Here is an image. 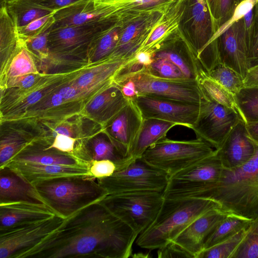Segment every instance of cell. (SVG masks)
I'll list each match as a JSON object with an SVG mask.
<instances>
[{"mask_svg":"<svg viewBox=\"0 0 258 258\" xmlns=\"http://www.w3.org/2000/svg\"><path fill=\"white\" fill-rule=\"evenodd\" d=\"M138 236L99 201L66 219L55 231L15 258H127Z\"/></svg>","mask_w":258,"mask_h":258,"instance_id":"obj_1","label":"cell"},{"mask_svg":"<svg viewBox=\"0 0 258 258\" xmlns=\"http://www.w3.org/2000/svg\"><path fill=\"white\" fill-rule=\"evenodd\" d=\"M191 198L213 200L220 209L253 221L258 218V146L253 157L243 165L223 168L219 179Z\"/></svg>","mask_w":258,"mask_h":258,"instance_id":"obj_2","label":"cell"},{"mask_svg":"<svg viewBox=\"0 0 258 258\" xmlns=\"http://www.w3.org/2000/svg\"><path fill=\"white\" fill-rule=\"evenodd\" d=\"M217 202L206 199H164L153 223L137 237L141 248L158 249L175 238L193 220L213 209Z\"/></svg>","mask_w":258,"mask_h":258,"instance_id":"obj_3","label":"cell"},{"mask_svg":"<svg viewBox=\"0 0 258 258\" xmlns=\"http://www.w3.org/2000/svg\"><path fill=\"white\" fill-rule=\"evenodd\" d=\"M92 176H68L33 185L58 216L67 219L83 208L102 200L108 193Z\"/></svg>","mask_w":258,"mask_h":258,"instance_id":"obj_4","label":"cell"},{"mask_svg":"<svg viewBox=\"0 0 258 258\" xmlns=\"http://www.w3.org/2000/svg\"><path fill=\"white\" fill-rule=\"evenodd\" d=\"M215 150L200 139L174 140L166 137L147 149L142 157L170 177L209 156Z\"/></svg>","mask_w":258,"mask_h":258,"instance_id":"obj_5","label":"cell"},{"mask_svg":"<svg viewBox=\"0 0 258 258\" xmlns=\"http://www.w3.org/2000/svg\"><path fill=\"white\" fill-rule=\"evenodd\" d=\"M163 200V192L142 191L107 195L100 202L139 235L154 221Z\"/></svg>","mask_w":258,"mask_h":258,"instance_id":"obj_6","label":"cell"},{"mask_svg":"<svg viewBox=\"0 0 258 258\" xmlns=\"http://www.w3.org/2000/svg\"><path fill=\"white\" fill-rule=\"evenodd\" d=\"M132 80L138 95H151L178 101L200 104L203 92L197 80L167 78L151 73L144 67L137 71L117 76L114 81Z\"/></svg>","mask_w":258,"mask_h":258,"instance_id":"obj_7","label":"cell"},{"mask_svg":"<svg viewBox=\"0 0 258 258\" xmlns=\"http://www.w3.org/2000/svg\"><path fill=\"white\" fill-rule=\"evenodd\" d=\"M168 178L165 172L141 157L112 175L98 179V182L108 195L142 191L163 192Z\"/></svg>","mask_w":258,"mask_h":258,"instance_id":"obj_8","label":"cell"},{"mask_svg":"<svg viewBox=\"0 0 258 258\" xmlns=\"http://www.w3.org/2000/svg\"><path fill=\"white\" fill-rule=\"evenodd\" d=\"M223 167L217 150L209 156L169 177L164 199L191 198L217 181Z\"/></svg>","mask_w":258,"mask_h":258,"instance_id":"obj_9","label":"cell"},{"mask_svg":"<svg viewBox=\"0 0 258 258\" xmlns=\"http://www.w3.org/2000/svg\"><path fill=\"white\" fill-rule=\"evenodd\" d=\"M202 92L198 116L191 130L197 138L217 150L242 118L233 109L216 102Z\"/></svg>","mask_w":258,"mask_h":258,"instance_id":"obj_10","label":"cell"},{"mask_svg":"<svg viewBox=\"0 0 258 258\" xmlns=\"http://www.w3.org/2000/svg\"><path fill=\"white\" fill-rule=\"evenodd\" d=\"M65 220L55 215L0 229V258H14L55 231Z\"/></svg>","mask_w":258,"mask_h":258,"instance_id":"obj_11","label":"cell"},{"mask_svg":"<svg viewBox=\"0 0 258 258\" xmlns=\"http://www.w3.org/2000/svg\"><path fill=\"white\" fill-rule=\"evenodd\" d=\"M121 3L104 4L81 0L56 11L51 29L118 20L125 12Z\"/></svg>","mask_w":258,"mask_h":258,"instance_id":"obj_12","label":"cell"},{"mask_svg":"<svg viewBox=\"0 0 258 258\" xmlns=\"http://www.w3.org/2000/svg\"><path fill=\"white\" fill-rule=\"evenodd\" d=\"M133 100L144 119L165 120L191 130L199 112V104L146 94L138 95Z\"/></svg>","mask_w":258,"mask_h":258,"instance_id":"obj_13","label":"cell"},{"mask_svg":"<svg viewBox=\"0 0 258 258\" xmlns=\"http://www.w3.org/2000/svg\"><path fill=\"white\" fill-rule=\"evenodd\" d=\"M116 21L51 29L47 38L49 50L74 52L86 47L93 50L100 38Z\"/></svg>","mask_w":258,"mask_h":258,"instance_id":"obj_14","label":"cell"},{"mask_svg":"<svg viewBox=\"0 0 258 258\" xmlns=\"http://www.w3.org/2000/svg\"><path fill=\"white\" fill-rule=\"evenodd\" d=\"M243 18L234 23L216 40L220 62L233 69L244 78L250 68V49Z\"/></svg>","mask_w":258,"mask_h":258,"instance_id":"obj_15","label":"cell"},{"mask_svg":"<svg viewBox=\"0 0 258 258\" xmlns=\"http://www.w3.org/2000/svg\"><path fill=\"white\" fill-rule=\"evenodd\" d=\"M144 118L133 99L112 119L108 126L109 139L126 158L141 129Z\"/></svg>","mask_w":258,"mask_h":258,"instance_id":"obj_16","label":"cell"},{"mask_svg":"<svg viewBox=\"0 0 258 258\" xmlns=\"http://www.w3.org/2000/svg\"><path fill=\"white\" fill-rule=\"evenodd\" d=\"M229 214L218 209L210 210L193 220L171 242L190 258H197L203 250L208 238Z\"/></svg>","mask_w":258,"mask_h":258,"instance_id":"obj_17","label":"cell"},{"mask_svg":"<svg viewBox=\"0 0 258 258\" xmlns=\"http://www.w3.org/2000/svg\"><path fill=\"white\" fill-rule=\"evenodd\" d=\"M90 166L84 163L75 165H46L11 160L5 166L34 185L43 181L63 177L92 176Z\"/></svg>","mask_w":258,"mask_h":258,"instance_id":"obj_18","label":"cell"},{"mask_svg":"<svg viewBox=\"0 0 258 258\" xmlns=\"http://www.w3.org/2000/svg\"><path fill=\"white\" fill-rule=\"evenodd\" d=\"M255 148L256 144L249 136L246 124L241 119L216 150L223 168L232 169L247 163L254 155Z\"/></svg>","mask_w":258,"mask_h":258,"instance_id":"obj_19","label":"cell"},{"mask_svg":"<svg viewBox=\"0 0 258 258\" xmlns=\"http://www.w3.org/2000/svg\"><path fill=\"white\" fill-rule=\"evenodd\" d=\"M55 212L44 204L25 201L0 203V229L50 218Z\"/></svg>","mask_w":258,"mask_h":258,"instance_id":"obj_20","label":"cell"},{"mask_svg":"<svg viewBox=\"0 0 258 258\" xmlns=\"http://www.w3.org/2000/svg\"><path fill=\"white\" fill-rule=\"evenodd\" d=\"M16 201L46 205L33 185L8 167L0 168V202Z\"/></svg>","mask_w":258,"mask_h":258,"instance_id":"obj_21","label":"cell"},{"mask_svg":"<svg viewBox=\"0 0 258 258\" xmlns=\"http://www.w3.org/2000/svg\"><path fill=\"white\" fill-rule=\"evenodd\" d=\"M176 125L165 120L144 119L141 129L128 156L124 158L116 170L126 167L135 160L141 158L147 149L166 137L169 131Z\"/></svg>","mask_w":258,"mask_h":258,"instance_id":"obj_22","label":"cell"},{"mask_svg":"<svg viewBox=\"0 0 258 258\" xmlns=\"http://www.w3.org/2000/svg\"><path fill=\"white\" fill-rule=\"evenodd\" d=\"M191 15L194 33L192 45L198 58L214 34L211 16L205 0H194Z\"/></svg>","mask_w":258,"mask_h":258,"instance_id":"obj_23","label":"cell"},{"mask_svg":"<svg viewBox=\"0 0 258 258\" xmlns=\"http://www.w3.org/2000/svg\"><path fill=\"white\" fill-rule=\"evenodd\" d=\"M1 5L6 7L17 28L24 27L36 19L54 12L25 0H11Z\"/></svg>","mask_w":258,"mask_h":258,"instance_id":"obj_24","label":"cell"},{"mask_svg":"<svg viewBox=\"0 0 258 258\" xmlns=\"http://www.w3.org/2000/svg\"><path fill=\"white\" fill-rule=\"evenodd\" d=\"M197 81L202 91L209 97L239 113L234 95L210 77L203 69L200 72Z\"/></svg>","mask_w":258,"mask_h":258,"instance_id":"obj_25","label":"cell"},{"mask_svg":"<svg viewBox=\"0 0 258 258\" xmlns=\"http://www.w3.org/2000/svg\"><path fill=\"white\" fill-rule=\"evenodd\" d=\"M179 8V5L178 8L175 5L171 12L169 10L167 11L139 51L152 50L165 41L168 34L178 25L179 19L183 13Z\"/></svg>","mask_w":258,"mask_h":258,"instance_id":"obj_26","label":"cell"},{"mask_svg":"<svg viewBox=\"0 0 258 258\" xmlns=\"http://www.w3.org/2000/svg\"><path fill=\"white\" fill-rule=\"evenodd\" d=\"M252 221L235 215L229 214L219 223L208 238L203 250L231 237L248 226Z\"/></svg>","mask_w":258,"mask_h":258,"instance_id":"obj_27","label":"cell"},{"mask_svg":"<svg viewBox=\"0 0 258 258\" xmlns=\"http://www.w3.org/2000/svg\"><path fill=\"white\" fill-rule=\"evenodd\" d=\"M249 225L223 241L203 250L197 258H232L249 232Z\"/></svg>","mask_w":258,"mask_h":258,"instance_id":"obj_28","label":"cell"},{"mask_svg":"<svg viewBox=\"0 0 258 258\" xmlns=\"http://www.w3.org/2000/svg\"><path fill=\"white\" fill-rule=\"evenodd\" d=\"M234 97L238 112L244 122L258 121V87H243Z\"/></svg>","mask_w":258,"mask_h":258,"instance_id":"obj_29","label":"cell"},{"mask_svg":"<svg viewBox=\"0 0 258 258\" xmlns=\"http://www.w3.org/2000/svg\"><path fill=\"white\" fill-rule=\"evenodd\" d=\"M207 73L234 95L244 87V78L233 69L223 63H219Z\"/></svg>","mask_w":258,"mask_h":258,"instance_id":"obj_30","label":"cell"},{"mask_svg":"<svg viewBox=\"0 0 258 258\" xmlns=\"http://www.w3.org/2000/svg\"><path fill=\"white\" fill-rule=\"evenodd\" d=\"M208 8L214 34L232 17L239 0H205Z\"/></svg>","mask_w":258,"mask_h":258,"instance_id":"obj_31","label":"cell"},{"mask_svg":"<svg viewBox=\"0 0 258 258\" xmlns=\"http://www.w3.org/2000/svg\"><path fill=\"white\" fill-rule=\"evenodd\" d=\"M11 160L46 165H75L82 163L70 156L49 152L17 154Z\"/></svg>","mask_w":258,"mask_h":258,"instance_id":"obj_32","label":"cell"},{"mask_svg":"<svg viewBox=\"0 0 258 258\" xmlns=\"http://www.w3.org/2000/svg\"><path fill=\"white\" fill-rule=\"evenodd\" d=\"M35 71L33 60L24 43L21 50L12 60L9 69V76L18 78L32 74Z\"/></svg>","mask_w":258,"mask_h":258,"instance_id":"obj_33","label":"cell"},{"mask_svg":"<svg viewBox=\"0 0 258 258\" xmlns=\"http://www.w3.org/2000/svg\"><path fill=\"white\" fill-rule=\"evenodd\" d=\"M93 146L94 152L93 160H110L115 163L116 169L124 158L110 140L108 141L103 138L95 139L93 142Z\"/></svg>","mask_w":258,"mask_h":258,"instance_id":"obj_34","label":"cell"},{"mask_svg":"<svg viewBox=\"0 0 258 258\" xmlns=\"http://www.w3.org/2000/svg\"><path fill=\"white\" fill-rule=\"evenodd\" d=\"M54 12L36 19L24 27L17 28L20 40L24 41L51 29L55 21Z\"/></svg>","mask_w":258,"mask_h":258,"instance_id":"obj_35","label":"cell"},{"mask_svg":"<svg viewBox=\"0 0 258 258\" xmlns=\"http://www.w3.org/2000/svg\"><path fill=\"white\" fill-rule=\"evenodd\" d=\"M258 0H243L241 1L236 8L232 17L229 20L223 24L213 34L202 53L208 48L210 45L215 41L221 34L225 32L231 26L236 22L243 18L254 8Z\"/></svg>","mask_w":258,"mask_h":258,"instance_id":"obj_36","label":"cell"},{"mask_svg":"<svg viewBox=\"0 0 258 258\" xmlns=\"http://www.w3.org/2000/svg\"><path fill=\"white\" fill-rule=\"evenodd\" d=\"M153 74L167 78H186L175 64L165 58H155L147 67Z\"/></svg>","mask_w":258,"mask_h":258,"instance_id":"obj_37","label":"cell"},{"mask_svg":"<svg viewBox=\"0 0 258 258\" xmlns=\"http://www.w3.org/2000/svg\"><path fill=\"white\" fill-rule=\"evenodd\" d=\"M232 258H258V234L249 232Z\"/></svg>","mask_w":258,"mask_h":258,"instance_id":"obj_38","label":"cell"},{"mask_svg":"<svg viewBox=\"0 0 258 258\" xmlns=\"http://www.w3.org/2000/svg\"><path fill=\"white\" fill-rule=\"evenodd\" d=\"M23 144L16 138H8L1 141L0 145V166L3 167L17 154Z\"/></svg>","mask_w":258,"mask_h":258,"instance_id":"obj_39","label":"cell"},{"mask_svg":"<svg viewBox=\"0 0 258 258\" xmlns=\"http://www.w3.org/2000/svg\"><path fill=\"white\" fill-rule=\"evenodd\" d=\"M116 170L113 161L107 160H93L90 166L89 171L92 177L100 179L112 175Z\"/></svg>","mask_w":258,"mask_h":258,"instance_id":"obj_40","label":"cell"},{"mask_svg":"<svg viewBox=\"0 0 258 258\" xmlns=\"http://www.w3.org/2000/svg\"><path fill=\"white\" fill-rule=\"evenodd\" d=\"M50 30L51 29H49L39 35L23 41L25 46L41 56H47L49 51L47 38Z\"/></svg>","mask_w":258,"mask_h":258,"instance_id":"obj_41","label":"cell"},{"mask_svg":"<svg viewBox=\"0 0 258 258\" xmlns=\"http://www.w3.org/2000/svg\"><path fill=\"white\" fill-rule=\"evenodd\" d=\"M254 12L252 43L249 57L250 68L258 64V2L254 6Z\"/></svg>","mask_w":258,"mask_h":258,"instance_id":"obj_42","label":"cell"},{"mask_svg":"<svg viewBox=\"0 0 258 258\" xmlns=\"http://www.w3.org/2000/svg\"><path fill=\"white\" fill-rule=\"evenodd\" d=\"M34 5L55 12L81 0H25Z\"/></svg>","mask_w":258,"mask_h":258,"instance_id":"obj_43","label":"cell"},{"mask_svg":"<svg viewBox=\"0 0 258 258\" xmlns=\"http://www.w3.org/2000/svg\"><path fill=\"white\" fill-rule=\"evenodd\" d=\"M75 139L68 136L58 134L51 145L47 149H55L62 152L69 153L74 150Z\"/></svg>","mask_w":258,"mask_h":258,"instance_id":"obj_44","label":"cell"},{"mask_svg":"<svg viewBox=\"0 0 258 258\" xmlns=\"http://www.w3.org/2000/svg\"><path fill=\"white\" fill-rule=\"evenodd\" d=\"M159 258L189 257L188 255L173 242L158 249Z\"/></svg>","mask_w":258,"mask_h":258,"instance_id":"obj_45","label":"cell"},{"mask_svg":"<svg viewBox=\"0 0 258 258\" xmlns=\"http://www.w3.org/2000/svg\"><path fill=\"white\" fill-rule=\"evenodd\" d=\"M243 84L244 87H258V64L248 70Z\"/></svg>","mask_w":258,"mask_h":258,"instance_id":"obj_46","label":"cell"},{"mask_svg":"<svg viewBox=\"0 0 258 258\" xmlns=\"http://www.w3.org/2000/svg\"><path fill=\"white\" fill-rule=\"evenodd\" d=\"M78 90L75 86H67L61 88L59 91L58 93L64 99H71L77 96Z\"/></svg>","mask_w":258,"mask_h":258,"instance_id":"obj_47","label":"cell"},{"mask_svg":"<svg viewBox=\"0 0 258 258\" xmlns=\"http://www.w3.org/2000/svg\"><path fill=\"white\" fill-rule=\"evenodd\" d=\"M246 124L249 137L258 146V121Z\"/></svg>","mask_w":258,"mask_h":258,"instance_id":"obj_48","label":"cell"},{"mask_svg":"<svg viewBox=\"0 0 258 258\" xmlns=\"http://www.w3.org/2000/svg\"><path fill=\"white\" fill-rule=\"evenodd\" d=\"M18 82L24 88H29L32 86L35 82V77L32 75H28L18 78Z\"/></svg>","mask_w":258,"mask_h":258,"instance_id":"obj_49","label":"cell"},{"mask_svg":"<svg viewBox=\"0 0 258 258\" xmlns=\"http://www.w3.org/2000/svg\"><path fill=\"white\" fill-rule=\"evenodd\" d=\"M55 136L58 134L63 135L69 137H73V132L69 126L61 125L57 127L53 131Z\"/></svg>","mask_w":258,"mask_h":258,"instance_id":"obj_50","label":"cell"},{"mask_svg":"<svg viewBox=\"0 0 258 258\" xmlns=\"http://www.w3.org/2000/svg\"><path fill=\"white\" fill-rule=\"evenodd\" d=\"M63 99L62 97L58 93L52 96L49 104L51 106H58L62 103Z\"/></svg>","mask_w":258,"mask_h":258,"instance_id":"obj_51","label":"cell"},{"mask_svg":"<svg viewBox=\"0 0 258 258\" xmlns=\"http://www.w3.org/2000/svg\"><path fill=\"white\" fill-rule=\"evenodd\" d=\"M41 94L40 92H35L30 94L27 99V103L33 104L37 102L41 98Z\"/></svg>","mask_w":258,"mask_h":258,"instance_id":"obj_52","label":"cell"},{"mask_svg":"<svg viewBox=\"0 0 258 258\" xmlns=\"http://www.w3.org/2000/svg\"><path fill=\"white\" fill-rule=\"evenodd\" d=\"M249 232L258 234V218L251 222Z\"/></svg>","mask_w":258,"mask_h":258,"instance_id":"obj_53","label":"cell"},{"mask_svg":"<svg viewBox=\"0 0 258 258\" xmlns=\"http://www.w3.org/2000/svg\"><path fill=\"white\" fill-rule=\"evenodd\" d=\"M149 254L148 253H135L134 254V255L132 254L131 256L134 257H150V256L148 255Z\"/></svg>","mask_w":258,"mask_h":258,"instance_id":"obj_54","label":"cell"},{"mask_svg":"<svg viewBox=\"0 0 258 258\" xmlns=\"http://www.w3.org/2000/svg\"><path fill=\"white\" fill-rule=\"evenodd\" d=\"M96 2L101 3L113 4L116 0H95Z\"/></svg>","mask_w":258,"mask_h":258,"instance_id":"obj_55","label":"cell"},{"mask_svg":"<svg viewBox=\"0 0 258 258\" xmlns=\"http://www.w3.org/2000/svg\"><path fill=\"white\" fill-rule=\"evenodd\" d=\"M243 1V0H239V3H240L241 1Z\"/></svg>","mask_w":258,"mask_h":258,"instance_id":"obj_56","label":"cell"}]
</instances>
